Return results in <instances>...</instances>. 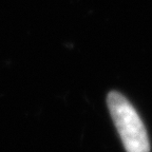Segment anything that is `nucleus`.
<instances>
[{"mask_svg": "<svg viewBox=\"0 0 152 152\" xmlns=\"http://www.w3.org/2000/svg\"><path fill=\"white\" fill-rule=\"evenodd\" d=\"M110 114L127 152H150L147 131L140 115L125 96L116 91L108 94Z\"/></svg>", "mask_w": 152, "mask_h": 152, "instance_id": "1", "label": "nucleus"}]
</instances>
